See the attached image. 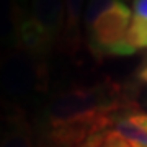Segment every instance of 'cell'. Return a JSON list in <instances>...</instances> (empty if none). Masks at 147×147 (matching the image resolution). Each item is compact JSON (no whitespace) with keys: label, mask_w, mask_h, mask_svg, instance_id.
I'll return each mask as SVG.
<instances>
[{"label":"cell","mask_w":147,"mask_h":147,"mask_svg":"<svg viewBox=\"0 0 147 147\" xmlns=\"http://www.w3.org/2000/svg\"><path fill=\"white\" fill-rule=\"evenodd\" d=\"M0 147H38L36 134L23 110L7 115L5 132L2 136Z\"/></svg>","instance_id":"5"},{"label":"cell","mask_w":147,"mask_h":147,"mask_svg":"<svg viewBox=\"0 0 147 147\" xmlns=\"http://www.w3.org/2000/svg\"><path fill=\"white\" fill-rule=\"evenodd\" d=\"M85 0H64V30L61 34V51L75 54L80 49V18Z\"/></svg>","instance_id":"6"},{"label":"cell","mask_w":147,"mask_h":147,"mask_svg":"<svg viewBox=\"0 0 147 147\" xmlns=\"http://www.w3.org/2000/svg\"><path fill=\"white\" fill-rule=\"evenodd\" d=\"M5 124H7V116H3L0 113V141H2L3 132H5Z\"/></svg>","instance_id":"12"},{"label":"cell","mask_w":147,"mask_h":147,"mask_svg":"<svg viewBox=\"0 0 147 147\" xmlns=\"http://www.w3.org/2000/svg\"><path fill=\"white\" fill-rule=\"evenodd\" d=\"M113 129L126 137L134 147H147V129L141 127L129 118V115L118 116L113 123Z\"/></svg>","instance_id":"7"},{"label":"cell","mask_w":147,"mask_h":147,"mask_svg":"<svg viewBox=\"0 0 147 147\" xmlns=\"http://www.w3.org/2000/svg\"><path fill=\"white\" fill-rule=\"evenodd\" d=\"M64 16V0H31L30 11L23 10L18 20L13 46L36 56H46L54 42L61 39Z\"/></svg>","instance_id":"3"},{"label":"cell","mask_w":147,"mask_h":147,"mask_svg":"<svg viewBox=\"0 0 147 147\" xmlns=\"http://www.w3.org/2000/svg\"><path fill=\"white\" fill-rule=\"evenodd\" d=\"M129 118L141 127L147 129V113H132V115H129Z\"/></svg>","instance_id":"11"},{"label":"cell","mask_w":147,"mask_h":147,"mask_svg":"<svg viewBox=\"0 0 147 147\" xmlns=\"http://www.w3.org/2000/svg\"><path fill=\"white\" fill-rule=\"evenodd\" d=\"M84 147H134L126 137H123L118 131L105 129V131L96 132L85 142Z\"/></svg>","instance_id":"8"},{"label":"cell","mask_w":147,"mask_h":147,"mask_svg":"<svg viewBox=\"0 0 147 147\" xmlns=\"http://www.w3.org/2000/svg\"><path fill=\"white\" fill-rule=\"evenodd\" d=\"M132 20L131 8L121 0L95 21L88 31V47L96 57L101 56H121V47Z\"/></svg>","instance_id":"4"},{"label":"cell","mask_w":147,"mask_h":147,"mask_svg":"<svg viewBox=\"0 0 147 147\" xmlns=\"http://www.w3.org/2000/svg\"><path fill=\"white\" fill-rule=\"evenodd\" d=\"M136 105L129 100L118 84H101L93 87H75L56 95L47 103L44 124H56L92 113L132 115Z\"/></svg>","instance_id":"1"},{"label":"cell","mask_w":147,"mask_h":147,"mask_svg":"<svg viewBox=\"0 0 147 147\" xmlns=\"http://www.w3.org/2000/svg\"><path fill=\"white\" fill-rule=\"evenodd\" d=\"M47 85L49 75L42 56L16 47L0 54V105L8 108V113L23 110L21 103L44 93Z\"/></svg>","instance_id":"2"},{"label":"cell","mask_w":147,"mask_h":147,"mask_svg":"<svg viewBox=\"0 0 147 147\" xmlns=\"http://www.w3.org/2000/svg\"><path fill=\"white\" fill-rule=\"evenodd\" d=\"M132 15L147 21V0H134V3H132Z\"/></svg>","instance_id":"10"},{"label":"cell","mask_w":147,"mask_h":147,"mask_svg":"<svg viewBox=\"0 0 147 147\" xmlns=\"http://www.w3.org/2000/svg\"><path fill=\"white\" fill-rule=\"evenodd\" d=\"M116 0H88L87 7H85V13H84V25L85 30L88 31L90 28L95 25V21L98 20L108 8L113 7Z\"/></svg>","instance_id":"9"},{"label":"cell","mask_w":147,"mask_h":147,"mask_svg":"<svg viewBox=\"0 0 147 147\" xmlns=\"http://www.w3.org/2000/svg\"><path fill=\"white\" fill-rule=\"evenodd\" d=\"M139 77H141V80L147 82V65H144V67L141 69V72H139Z\"/></svg>","instance_id":"13"}]
</instances>
